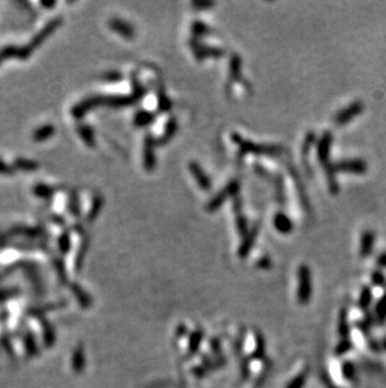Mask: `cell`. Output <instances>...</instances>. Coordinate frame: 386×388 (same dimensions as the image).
<instances>
[{"label":"cell","mask_w":386,"mask_h":388,"mask_svg":"<svg viewBox=\"0 0 386 388\" xmlns=\"http://www.w3.org/2000/svg\"><path fill=\"white\" fill-rule=\"evenodd\" d=\"M364 106L362 102L356 101L354 103L349 104L345 110L340 111V112L336 115L335 117V122L338 124V126H344V124H348L349 122H351L354 118H356L357 116H360L361 113L364 112Z\"/></svg>","instance_id":"1"},{"label":"cell","mask_w":386,"mask_h":388,"mask_svg":"<svg viewBox=\"0 0 386 388\" xmlns=\"http://www.w3.org/2000/svg\"><path fill=\"white\" fill-rule=\"evenodd\" d=\"M335 167H336V170L340 171V173H348V174H354V175H362L366 173V170H368V165H366L365 161H362V160L344 161V162L337 163Z\"/></svg>","instance_id":"2"},{"label":"cell","mask_w":386,"mask_h":388,"mask_svg":"<svg viewBox=\"0 0 386 388\" xmlns=\"http://www.w3.org/2000/svg\"><path fill=\"white\" fill-rule=\"evenodd\" d=\"M375 246V232L371 230H365L361 235L360 239V256L368 257L369 255L373 253V249Z\"/></svg>","instance_id":"3"},{"label":"cell","mask_w":386,"mask_h":388,"mask_svg":"<svg viewBox=\"0 0 386 388\" xmlns=\"http://www.w3.org/2000/svg\"><path fill=\"white\" fill-rule=\"evenodd\" d=\"M300 299L302 301H306L309 299L310 293H311V287H310V273L309 269L304 267L301 269V273H300Z\"/></svg>","instance_id":"4"},{"label":"cell","mask_w":386,"mask_h":388,"mask_svg":"<svg viewBox=\"0 0 386 388\" xmlns=\"http://www.w3.org/2000/svg\"><path fill=\"white\" fill-rule=\"evenodd\" d=\"M58 24H59V19H55V20L51 21V23H49V24H48V26H47L46 28H44V30H41V32H40V33H39V34L35 35V38H34V39H33V40H32V43H30V44H29V46H28V47H27V48H28V51H29V52H30V53H32V51H33V49H34V48H35V47H38V46H39V44H40V43H41V41H43L44 39H46V38H47V37H48V35H49V34H51V33H52V30H54V28H55V27H57V26H58Z\"/></svg>","instance_id":"5"},{"label":"cell","mask_w":386,"mask_h":388,"mask_svg":"<svg viewBox=\"0 0 386 388\" xmlns=\"http://www.w3.org/2000/svg\"><path fill=\"white\" fill-rule=\"evenodd\" d=\"M373 301V290L369 285H364L359 296V307L361 310H368Z\"/></svg>","instance_id":"6"},{"label":"cell","mask_w":386,"mask_h":388,"mask_svg":"<svg viewBox=\"0 0 386 388\" xmlns=\"http://www.w3.org/2000/svg\"><path fill=\"white\" fill-rule=\"evenodd\" d=\"M338 334L343 337V339L349 337L350 327L348 323V309L344 308L340 312V318H338Z\"/></svg>","instance_id":"7"},{"label":"cell","mask_w":386,"mask_h":388,"mask_svg":"<svg viewBox=\"0 0 386 388\" xmlns=\"http://www.w3.org/2000/svg\"><path fill=\"white\" fill-rule=\"evenodd\" d=\"M341 372H343V377L346 381H356V368H355V364H352L350 361L343 363V365H341Z\"/></svg>","instance_id":"8"},{"label":"cell","mask_w":386,"mask_h":388,"mask_svg":"<svg viewBox=\"0 0 386 388\" xmlns=\"http://www.w3.org/2000/svg\"><path fill=\"white\" fill-rule=\"evenodd\" d=\"M375 314H376L377 320L380 323H385L386 320V293L380 298L377 301L376 307H375Z\"/></svg>","instance_id":"9"},{"label":"cell","mask_w":386,"mask_h":388,"mask_svg":"<svg viewBox=\"0 0 386 388\" xmlns=\"http://www.w3.org/2000/svg\"><path fill=\"white\" fill-rule=\"evenodd\" d=\"M371 282L374 285L379 288H385L386 287V276L382 271L375 270L371 273Z\"/></svg>","instance_id":"10"},{"label":"cell","mask_w":386,"mask_h":388,"mask_svg":"<svg viewBox=\"0 0 386 388\" xmlns=\"http://www.w3.org/2000/svg\"><path fill=\"white\" fill-rule=\"evenodd\" d=\"M351 348H352V343H351V340H350L349 338H345V339H343V340H341V342L337 344V347H336L335 354H336V356H344V354L348 353V352H349Z\"/></svg>","instance_id":"11"},{"label":"cell","mask_w":386,"mask_h":388,"mask_svg":"<svg viewBox=\"0 0 386 388\" xmlns=\"http://www.w3.org/2000/svg\"><path fill=\"white\" fill-rule=\"evenodd\" d=\"M53 132H54V128H52L51 126H47V127H41V128H39L37 132H35L34 136V140L37 141H41V140H46L47 137H49Z\"/></svg>","instance_id":"12"},{"label":"cell","mask_w":386,"mask_h":388,"mask_svg":"<svg viewBox=\"0 0 386 388\" xmlns=\"http://www.w3.org/2000/svg\"><path fill=\"white\" fill-rule=\"evenodd\" d=\"M16 167L23 168V170H26V171H32L38 167V163L33 162V161H28V160H18L16 161Z\"/></svg>","instance_id":"13"},{"label":"cell","mask_w":386,"mask_h":388,"mask_svg":"<svg viewBox=\"0 0 386 388\" xmlns=\"http://www.w3.org/2000/svg\"><path fill=\"white\" fill-rule=\"evenodd\" d=\"M35 193L39 196H47L48 193H51V191H49L48 187L43 186V185H39V186L35 187Z\"/></svg>","instance_id":"14"},{"label":"cell","mask_w":386,"mask_h":388,"mask_svg":"<svg viewBox=\"0 0 386 388\" xmlns=\"http://www.w3.org/2000/svg\"><path fill=\"white\" fill-rule=\"evenodd\" d=\"M376 264L379 265V268L385 269L386 268V253H381L377 256Z\"/></svg>","instance_id":"15"},{"label":"cell","mask_w":386,"mask_h":388,"mask_svg":"<svg viewBox=\"0 0 386 388\" xmlns=\"http://www.w3.org/2000/svg\"><path fill=\"white\" fill-rule=\"evenodd\" d=\"M0 173L2 174H12V168L9 167V166L7 165L5 162H3V161H0Z\"/></svg>","instance_id":"16"},{"label":"cell","mask_w":386,"mask_h":388,"mask_svg":"<svg viewBox=\"0 0 386 388\" xmlns=\"http://www.w3.org/2000/svg\"><path fill=\"white\" fill-rule=\"evenodd\" d=\"M381 348L384 349V351H386V338H385L384 340H382V343H381Z\"/></svg>","instance_id":"17"},{"label":"cell","mask_w":386,"mask_h":388,"mask_svg":"<svg viewBox=\"0 0 386 388\" xmlns=\"http://www.w3.org/2000/svg\"><path fill=\"white\" fill-rule=\"evenodd\" d=\"M330 388H340V387H337V386H331Z\"/></svg>","instance_id":"18"}]
</instances>
